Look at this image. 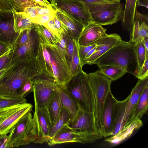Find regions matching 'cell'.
Returning <instances> with one entry per match:
<instances>
[{
	"label": "cell",
	"mask_w": 148,
	"mask_h": 148,
	"mask_svg": "<svg viewBox=\"0 0 148 148\" xmlns=\"http://www.w3.org/2000/svg\"><path fill=\"white\" fill-rule=\"evenodd\" d=\"M55 10L56 17L65 25L73 37L78 41L84 26L64 11L60 9Z\"/></svg>",
	"instance_id": "obj_20"
},
{
	"label": "cell",
	"mask_w": 148,
	"mask_h": 148,
	"mask_svg": "<svg viewBox=\"0 0 148 148\" xmlns=\"http://www.w3.org/2000/svg\"><path fill=\"white\" fill-rule=\"evenodd\" d=\"M8 99V98H5V97L0 95V99Z\"/></svg>",
	"instance_id": "obj_55"
},
{
	"label": "cell",
	"mask_w": 148,
	"mask_h": 148,
	"mask_svg": "<svg viewBox=\"0 0 148 148\" xmlns=\"http://www.w3.org/2000/svg\"><path fill=\"white\" fill-rule=\"evenodd\" d=\"M92 22L102 26L111 25L122 19L124 10L120 2H106L87 5Z\"/></svg>",
	"instance_id": "obj_6"
},
{
	"label": "cell",
	"mask_w": 148,
	"mask_h": 148,
	"mask_svg": "<svg viewBox=\"0 0 148 148\" xmlns=\"http://www.w3.org/2000/svg\"><path fill=\"white\" fill-rule=\"evenodd\" d=\"M56 90L60 95L63 106L68 110L72 118L78 109L77 103L66 88H61L57 85Z\"/></svg>",
	"instance_id": "obj_28"
},
{
	"label": "cell",
	"mask_w": 148,
	"mask_h": 148,
	"mask_svg": "<svg viewBox=\"0 0 148 148\" xmlns=\"http://www.w3.org/2000/svg\"><path fill=\"white\" fill-rule=\"evenodd\" d=\"M26 101V99L24 97L1 99H0V109L12 105Z\"/></svg>",
	"instance_id": "obj_41"
},
{
	"label": "cell",
	"mask_w": 148,
	"mask_h": 148,
	"mask_svg": "<svg viewBox=\"0 0 148 148\" xmlns=\"http://www.w3.org/2000/svg\"><path fill=\"white\" fill-rule=\"evenodd\" d=\"M148 84L145 88L140 94L135 108L132 121L137 119H141L148 110Z\"/></svg>",
	"instance_id": "obj_29"
},
{
	"label": "cell",
	"mask_w": 148,
	"mask_h": 148,
	"mask_svg": "<svg viewBox=\"0 0 148 148\" xmlns=\"http://www.w3.org/2000/svg\"><path fill=\"white\" fill-rule=\"evenodd\" d=\"M14 18V31L19 33L27 29H31L35 27V24L26 16L23 12L16 11L14 8L12 10Z\"/></svg>",
	"instance_id": "obj_27"
},
{
	"label": "cell",
	"mask_w": 148,
	"mask_h": 148,
	"mask_svg": "<svg viewBox=\"0 0 148 148\" xmlns=\"http://www.w3.org/2000/svg\"><path fill=\"white\" fill-rule=\"evenodd\" d=\"M105 1L110 2L119 3L121 0H104Z\"/></svg>",
	"instance_id": "obj_53"
},
{
	"label": "cell",
	"mask_w": 148,
	"mask_h": 148,
	"mask_svg": "<svg viewBox=\"0 0 148 148\" xmlns=\"http://www.w3.org/2000/svg\"><path fill=\"white\" fill-rule=\"evenodd\" d=\"M148 36V17L138 12L135 14L130 40L134 43L141 41Z\"/></svg>",
	"instance_id": "obj_22"
},
{
	"label": "cell",
	"mask_w": 148,
	"mask_h": 148,
	"mask_svg": "<svg viewBox=\"0 0 148 148\" xmlns=\"http://www.w3.org/2000/svg\"><path fill=\"white\" fill-rule=\"evenodd\" d=\"M106 30L102 26L91 22L84 27L78 40V44L84 46L94 44L96 40L108 35Z\"/></svg>",
	"instance_id": "obj_19"
},
{
	"label": "cell",
	"mask_w": 148,
	"mask_h": 148,
	"mask_svg": "<svg viewBox=\"0 0 148 148\" xmlns=\"http://www.w3.org/2000/svg\"><path fill=\"white\" fill-rule=\"evenodd\" d=\"M78 41L75 40L73 52L72 56L69 70L72 77L77 74L82 70L78 52Z\"/></svg>",
	"instance_id": "obj_34"
},
{
	"label": "cell",
	"mask_w": 148,
	"mask_h": 148,
	"mask_svg": "<svg viewBox=\"0 0 148 148\" xmlns=\"http://www.w3.org/2000/svg\"><path fill=\"white\" fill-rule=\"evenodd\" d=\"M66 88L81 108L93 113L94 97L87 74L82 70L72 77L66 84Z\"/></svg>",
	"instance_id": "obj_5"
},
{
	"label": "cell",
	"mask_w": 148,
	"mask_h": 148,
	"mask_svg": "<svg viewBox=\"0 0 148 148\" xmlns=\"http://www.w3.org/2000/svg\"><path fill=\"white\" fill-rule=\"evenodd\" d=\"M46 47L50 56L54 82L59 87L66 88L72 77L68 64L61 57L55 45Z\"/></svg>",
	"instance_id": "obj_11"
},
{
	"label": "cell",
	"mask_w": 148,
	"mask_h": 148,
	"mask_svg": "<svg viewBox=\"0 0 148 148\" xmlns=\"http://www.w3.org/2000/svg\"><path fill=\"white\" fill-rule=\"evenodd\" d=\"M134 49L138 65L141 68L146 60V53L143 40L134 43Z\"/></svg>",
	"instance_id": "obj_37"
},
{
	"label": "cell",
	"mask_w": 148,
	"mask_h": 148,
	"mask_svg": "<svg viewBox=\"0 0 148 148\" xmlns=\"http://www.w3.org/2000/svg\"><path fill=\"white\" fill-rule=\"evenodd\" d=\"M24 8L29 7L37 3L33 0H20Z\"/></svg>",
	"instance_id": "obj_49"
},
{
	"label": "cell",
	"mask_w": 148,
	"mask_h": 148,
	"mask_svg": "<svg viewBox=\"0 0 148 148\" xmlns=\"http://www.w3.org/2000/svg\"><path fill=\"white\" fill-rule=\"evenodd\" d=\"M63 107L60 95L56 89L49 99L45 108L51 127L54 125L59 118Z\"/></svg>",
	"instance_id": "obj_23"
},
{
	"label": "cell",
	"mask_w": 148,
	"mask_h": 148,
	"mask_svg": "<svg viewBox=\"0 0 148 148\" xmlns=\"http://www.w3.org/2000/svg\"><path fill=\"white\" fill-rule=\"evenodd\" d=\"M5 148L17 147L34 143L37 136L35 122L31 112L21 118L10 130Z\"/></svg>",
	"instance_id": "obj_4"
},
{
	"label": "cell",
	"mask_w": 148,
	"mask_h": 148,
	"mask_svg": "<svg viewBox=\"0 0 148 148\" xmlns=\"http://www.w3.org/2000/svg\"><path fill=\"white\" fill-rule=\"evenodd\" d=\"M100 70L112 81L121 78L127 72L116 67L109 65H102L98 66Z\"/></svg>",
	"instance_id": "obj_33"
},
{
	"label": "cell",
	"mask_w": 148,
	"mask_h": 148,
	"mask_svg": "<svg viewBox=\"0 0 148 148\" xmlns=\"http://www.w3.org/2000/svg\"><path fill=\"white\" fill-rule=\"evenodd\" d=\"M136 5L138 6H143L147 9L148 0H137Z\"/></svg>",
	"instance_id": "obj_51"
},
{
	"label": "cell",
	"mask_w": 148,
	"mask_h": 148,
	"mask_svg": "<svg viewBox=\"0 0 148 148\" xmlns=\"http://www.w3.org/2000/svg\"><path fill=\"white\" fill-rule=\"evenodd\" d=\"M96 46L92 49L91 50H90L88 53L86 55L85 57V59L91 56L95 52L96 50Z\"/></svg>",
	"instance_id": "obj_52"
},
{
	"label": "cell",
	"mask_w": 148,
	"mask_h": 148,
	"mask_svg": "<svg viewBox=\"0 0 148 148\" xmlns=\"http://www.w3.org/2000/svg\"><path fill=\"white\" fill-rule=\"evenodd\" d=\"M33 106L24 102L0 109V136L6 135L15 124L32 110Z\"/></svg>",
	"instance_id": "obj_7"
},
{
	"label": "cell",
	"mask_w": 148,
	"mask_h": 148,
	"mask_svg": "<svg viewBox=\"0 0 148 148\" xmlns=\"http://www.w3.org/2000/svg\"><path fill=\"white\" fill-rule=\"evenodd\" d=\"M146 53V59L148 58V36L144 37L142 39Z\"/></svg>",
	"instance_id": "obj_50"
},
{
	"label": "cell",
	"mask_w": 148,
	"mask_h": 148,
	"mask_svg": "<svg viewBox=\"0 0 148 148\" xmlns=\"http://www.w3.org/2000/svg\"><path fill=\"white\" fill-rule=\"evenodd\" d=\"M39 41L36 57L42 71V75L54 80V76L49 53L47 49L46 46L39 40Z\"/></svg>",
	"instance_id": "obj_21"
},
{
	"label": "cell",
	"mask_w": 148,
	"mask_h": 148,
	"mask_svg": "<svg viewBox=\"0 0 148 148\" xmlns=\"http://www.w3.org/2000/svg\"><path fill=\"white\" fill-rule=\"evenodd\" d=\"M87 75L94 97L95 125L97 132L101 134L104 106L112 81L100 70L87 74Z\"/></svg>",
	"instance_id": "obj_3"
},
{
	"label": "cell",
	"mask_w": 148,
	"mask_h": 148,
	"mask_svg": "<svg viewBox=\"0 0 148 148\" xmlns=\"http://www.w3.org/2000/svg\"><path fill=\"white\" fill-rule=\"evenodd\" d=\"M78 106L76 113L68 126L79 132H98L95 125L93 113L86 111L79 105Z\"/></svg>",
	"instance_id": "obj_12"
},
{
	"label": "cell",
	"mask_w": 148,
	"mask_h": 148,
	"mask_svg": "<svg viewBox=\"0 0 148 148\" xmlns=\"http://www.w3.org/2000/svg\"><path fill=\"white\" fill-rule=\"evenodd\" d=\"M13 53L12 48L0 57V71L8 68L10 66Z\"/></svg>",
	"instance_id": "obj_40"
},
{
	"label": "cell",
	"mask_w": 148,
	"mask_h": 148,
	"mask_svg": "<svg viewBox=\"0 0 148 148\" xmlns=\"http://www.w3.org/2000/svg\"><path fill=\"white\" fill-rule=\"evenodd\" d=\"M134 43L130 40L126 42L121 40L98 58L93 63L98 66L109 65L121 69L127 73L138 77L140 68L137 59Z\"/></svg>",
	"instance_id": "obj_2"
},
{
	"label": "cell",
	"mask_w": 148,
	"mask_h": 148,
	"mask_svg": "<svg viewBox=\"0 0 148 148\" xmlns=\"http://www.w3.org/2000/svg\"><path fill=\"white\" fill-rule=\"evenodd\" d=\"M143 125L141 119L134 120L116 134L105 139V141L111 144H118L130 137L134 130L139 129Z\"/></svg>",
	"instance_id": "obj_24"
},
{
	"label": "cell",
	"mask_w": 148,
	"mask_h": 148,
	"mask_svg": "<svg viewBox=\"0 0 148 148\" xmlns=\"http://www.w3.org/2000/svg\"><path fill=\"white\" fill-rule=\"evenodd\" d=\"M49 30L53 35L59 38L61 34L53 19L49 21L44 25Z\"/></svg>",
	"instance_id": "obj_43"
},
{
	"label": "cell",
	"mask_w": 148,
	"mask_h": 148,
	"mask_svg": "<svg viewBox=\"0 0 148 148\" xmlns=\"http://www.w3.org/2000/svg\"><path fill=\"white\" fill-rule=\"evenodd\" d=\"M35 3L42 6L48 8L52 7L51 3L47 0H33Z\"/></svg>",
	"instance_id": "obj_47"
},
{
	"label": "cell",
	"mask_w": 148,
	"mask_h": 148,
	"mask_svg": "<svg viewBox=\"0 0 148 148\" xmlns=\"http://www.w3.org/2000/svg\"><path fill=\"white\" fill-rule=\"evenodd\" d=\"M6 69H4L0 71V77L4 73Z\"/></svg>",
	"instance_id": "obj_54"
},
{
	"label": "cell",
	"mask_w": 148,
	"mask_h": 148,
	"mask_svg": "<svg viewBox=\"0 0 148 148\" xmlns=\"http://www.w3.org/2000/svg\"><path fill=\"white\" fill-rule=\"evenodd\" d=\"M33 78L29 79L22 86L19 92L20 97L25 98L31 92H33L34 81Z\"/></svg>",
	"instance_id": "obj_39"
},
{
	"label": "cell",
	"mask_w": 148,
	"mask_h": 148,
	"mask_svg": "<svg viewBox=\"0 0 148 148\" xmlns=\"http://www.w3.org/2000/svg\"><path fill=\"white\" fill-rule=\"evenodd\" d=\"M39 43V39L35 26L32 29V36L29 41L23 46L12 49L13 53L11 66L20 61L36 57Z\"/></svg>",
	"instance_id": "obj_16"
},
{
	"label": "cell",
	"mask_w": 148,
	"mask_h": 148,
	"mask_svg": "<svg viewBox=\"0 0 148 148\" xmlns=\"http://www.w3.org/2000/svg\"><path fill=\"white\" fill-rule=\"evenodd\" d=\"M86 4L87 6L91 4L106 3L112 2L105 1L104 0H77Z\"/></svg>",
	"instance_id": "obj_46"
},
{
	"label": "cell",
	"mask_w": 148,
	"mask_h": 148,
	"mask_svg": "<svg viewBox=\"0 0 148 148\" xmlns=\"http://www.w3.org/2000/svg\"><path fill=\"white\" fill-rule=\"evenodd\" d=\"M137 0H126L125 9L122 18L123 28L132 34L136 9Z\"/></svg>",
	"instance_id": "obj_25"
},
{
	"label": "cell",
	"mask_w": 148,
	"mask_h": 148,
	"mask_svg": "<svg viewBox=\"0 0 148 148\" xmlns=\"http://www.w3.org/2000/svg\"><path fill=\"white\" fill-rule=\"evenodd\" d=\"M55 9L63 10L73 17L86 27L92 22L88 7L77 0H50Z\"/></svg>",
	"instance_id": "obj_9"
},
{
	"label": "cell",
	"mask_w": 148,
	"mask_h": 148,
	"mask_svg": "<svg viewBox=\"0 0 148 148\" xmlns=\"http://www.w3.org/2000/svg\"><path fill=\"white\" fill-rule=\"evenodd\" d=\"M12 48L9 44L0 41V57L8 52Z\"/></svg>",
	"instance_id": "obj_45"
},
{
	"label": "cell",
	"mask_w": 148,
	"mask_h": 148,
	"mask_svg": "<svg viewBox=\"0 0 148 148\" xmlns=\"http://www.w3.org/2000/svg\"><path fill=\"white\" fill-rule=\"evenodd\" d=\"M13 1L16 11L20 12L23 11L24 8L20 0H12Z\"/></svg>",
	"instance_id": "obj_48"
},
{
	"label": "cell",
	"mask_w": 148,
	"mask_h": 148,
	"mask_svg": "<svg viewBox=\"0 0 148 148\" xmlns=\"http://www.w3.org/2000/svg\"><path fill=\"white\" fill-rule=\"evenodd\" d=\"M148 77V58L145 60L142 67L137 78L143 79Z\"/></svg>",
	"instance_id": "obj_44"
},
{
	"label": "cell",
	"mask_w": 148,
	"mask_h": 148,
	"mask_svg": "<svg viewBox=\"0 0 148 148\" xmlns=\"http://www.w3.org/2000/svg\"><path fill=\"white\" fill-rule=\"evenodd\" d=\"M121 40L120 36L116 34H108L97 40L94 43L96 45L95 51L91 56L80 62L81 66L82 67L85 64H93L98 58L111 48L119 44Z\"/></svg>",
	"instance_id": "obj_14"
},
{
	"label": "cell",
	"mask_w": 148,
	"mask_h": 148,
	"mask_svg": "<svg viewBox=\"0 0 148 148\" xmlns=\"http://www.w3.org/2000/svg\"><path fill=\"white\" fill-rule=\"evenodd\" d=\"M32 28L25 29L19 33L18 37L12 46V50L23 46L29 41L32 36Z\"/></svg>",
	"instance_id": "obj_36"
},
{
	"label": "cell",
	"mask_w": 148,
	"mask_h": 148,
	"mask_svg": "<svg viewBox=\"0 0 148 148\" xmlns=\"http://www.w3.org/2000/svg\"><path fill=\"white\" fill-rule=\"evenodd\" d=\"M19 34L14 31L12 10H0V41L9 43L12 47Z\"/></svg>",
	"instance_id": "obj_15"
},
{
	"label": "cell",
	"mask_w": 148,
	"mask_h": 148,
	"mask_svg": "<svg viewBox=\"0 0 148 148\" xmlns=\"http://www.w3.org/2000/svg\"><path fill=\"white\" fill-rule=\"evenodd\" d=\"M42 75L36 57L12 64L0 77V95L8 99L21 97L19 92L23 84Z\"/></svg>",
	"instance_id": "obj_1"
},
{
	"label": "cell",
	"mask_w": 148,
	"mask_h": 148,
	"mask_svg": "<svg viewBox=\"0 0 148 148\" xmlns=\"http://www.w3.org/2000/svg\"><path fill=\"white\" fill-rule=\"evenodd\" d=\"M71 118V116L68 110L63 106L59 118L54 125L50 129L49 133L50 139L63 128L68 125Z\"/></svg>",
	"instance_id": "obj_32"
},
{
	"label": "cell",
	"mask_w": 148,
	"mask_h": 148,
	"mask_svg": "<svg viewBox=\"0 0 148 148\" xmlns=\"http://www.w3.org/2000/svg\"><path fill=\"white\" fill-rule=\"evenodd\" d=\"M148 84V77L143 79H138L136 85L132 90L129 95L130 97L127 104L120 130L132 121L133 112L138 99L144 88Z\"/></svg>",
	"instance_id": "obj_17"
},
{
	"label": "cell",
	"mask_w": 148,
	"mask_h": 148,
	"mask_svg": "<svg viewBox=\"0 0 148 148\" xmlns=\"http://www.w3.org/2000/svg\"><path fill=\"white\" fill-rule=\"evenodd\" d=\"M64 36L66 43L65 58L69 69L75 40L68 31L64 33Z\"/></svg>",
	"instance_id": "obj_35"
},
{
	"label": "cell",
	"mask_w": 148,
	"mask_h": 148,
	"mask_svg": "<svg viewBox=\"0 0 148 148\" xmlns=\"http://www.w3.org/2000/svg\"><path fill=\"white\" fill-rule=\"evenodd\" d=\"M55 45L61 57L67 64L65 58L66 43L64 33L60 35Z\"/></svg>",
	"instance_id": "obj_38"
},
{
	"label": "cell",
	"mask_w": 148,
	"mask_h": 148,
	"mask_svg": "<svg viewBox=\"0 0 148 148\" xmlns=\"http://www.w3.org/2000/svg\"><path fill=\"white\" fill-rule=\"evenodd\" d=\"M35 29L39 40L46 46L56 45L58 38L44 25L35 24Z\"/></svg>",
	"instance_id": "obj_30"
},
{
	"label": "cell",
	"mask_w": 148,
	"mask_h": 148,
	"mask_svg": "<svg viewBox=\"0 0 148 148\" xmlns=\"http://www.w3.org/2000/svg\"><path fill=\"white\" fill-rule=\"evenodd\" d=\"M33 78L34 105L38 109H45L57 85L52 79L42 75Z\"/></svg>",
	"instance_id": "obj_10"
},
{
	"label": "cell",
	"mask_w": 148,
	"mask_h": 148,
	"mask_svg": "<svg viewBox=\"0 0 148 148\" xmlns=\"http://www.w3.org/2000/svg\"><path fill=\"white\" fill-rule=\"evenodd\" d=\"M103 137L99 133L79 132L69 127L67 125L51 137L47 144L51 146L67 143H92Z\"/></svg>",
	"instance_id": "obj_8"
},
{
	"label": "cell",
	"mask_w": 148,
	"mask_h": 148,
	"mask_svg": "<svg viewBox=\"0 0 148 148\" xmlns=\"http://www.w3.org/2000/svg\"><path fill=\"white\" fill-rule=\"evenodd\" d=\"M55 12L56 10L53 7L48 8L37 4L25 8L23 12L26 16L29 18L33 23L34 21L38 17Z\"/></svg>",
	"instance_id": "obj_31"
},
{
	"label": "cell",
	"mask_w": 148,
	"mask_h": 148,
	"mask_svg": "<svg viewBox=\"0 0 148 148\" xmlns=\"http://www.w3.org/2000/svg\"><path fill=\"white\" fill-rule=\"evenodd\" d=\"M129 97L130 95L124 100L122 101L117 100L116 101L114 111L113 131L112 136L116 134L120 130Z\"/></svg>",
	"instance_id": "obj_26"
},
{
	"label": "cell",
	"mask_w": 148,
	"mask_h": 148,
	"mask_svg": "<svg viewBox=\"0 0 148 148\" xmlns=\"http://www.w3.org/2000/svg\"><path fill=\"white\" fill-rule=\"evenodd\" d=\"M117 100L110 90L108 92L103 108L101 134L105 138L112 136L113 131V114Z\"/></svg>",
	"instance_id": "obj_18"
},
{
	"label": "cell",
	"mask_w": 148,
	"mask_h": 148,
	"mask_svg": "<svg viewBox=\"0 0 148 148\" xmlns=\"http://www.w3.org/2000/svg\"><path fill=\"white\" fill-rule=\"evenodd\" d=\"M96 46L95 44L86 46L80 45L78 44V52L80 63L85 59L86 56L88 52Z\"/></svg>",
	"instance_id": "obj_42"
},
{
	"label": "cell",
	"mask_w": 148,
	"mask_h": 148,
	"mask_svg": "<svg viewBox=\"0 0 148 148\" xmlns=\"http://www.w3.org/2000/svg\"><path fill=\"white\" fill-rule=\"evenodd\" d=\"M33 118L36 125L37 136L34 143H47L50 139L49 133L51 125L45 109H38L35 106Z\"/></svg>",
	"instance_id": "obj_13"
}]
</instances>
